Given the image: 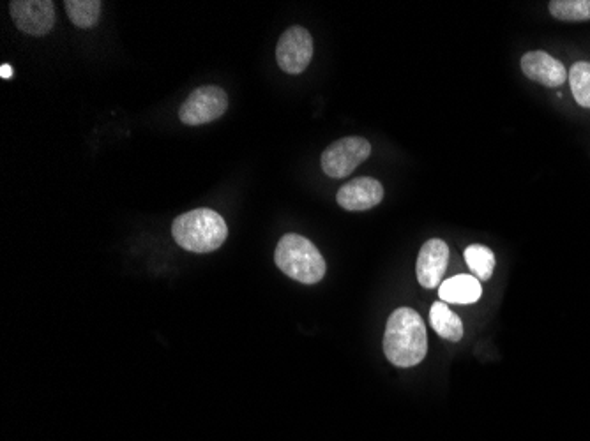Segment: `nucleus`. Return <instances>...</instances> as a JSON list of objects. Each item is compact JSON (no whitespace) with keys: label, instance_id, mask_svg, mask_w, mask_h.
<instances>
[{"label":"nucleus","instance_id":"1","mask_svg":"<svg viewBox=\"0 0 590 441\" xmlns=\"http://www.w3.org/2000/svg\"><path fill=\"white\" fill-rule=\"evenodd\" d=\"M384 353L396 367H414L428 353V336L423 318L410 307L396 309L387 320Z\"/></svg>","mask_w":590,"mask_h":441},{"label":"nucleus","instance_id":"4","mask_svg":"<svg viewBox=\"0 0 590 441\" xmlns=\"http://www.w3.org/2000/svg\"><path fill=\"white\" fill-rule=\"evenodd\" d=\"M371 156V145L361 136H347L329 145L320 157V165L327 177L343 179L363 165Z\"/></svg>","mask_w":590,"mask_h":441},{"label":"nucleus","instance_id":"3","mask_svg":"<svg viewBox=\"0 0 590 441\" xmlns=\"http://www.w3.org/2000/svg\"><path fill=\"white\" fill-rule=\"evenodd\" d=\"M274 262L283 274L303 285H317L326 276V260L317 246L297 233H287L278 242Z\"/></svg>","mask_w":590,"mask_h":441},{"label":"nucleus","instance_id":"15","mask_svg":"<svg viewBox=\"0 0 590 441\" xmlns=\"http://www.w3.org/2000/svg\"><path fill=\"white\" fill-rule=\"evenodd\" d=\"M550 13L562 22H589L590 0H552Z\"/></svg>","mask_w":590,"mask_h":441},{"label":"nucleus","instance_id":"2","mask_svg":"<svg viewBox=\"0 0 590 441\" xmlns=\"http://www.w3.org/2000/svg\"><path fill=\"white\" fill-rule=\"evenodd\" d=\"M172 235L177 246L204 255L223 246L228 237V226L216 210L195 209L175 217Z\"/></svg>","mask_w":590,"mask_h":441},{"label":"nucleus","instance_id":"8","mask_svg":"<svg viewBox=\"0 0 590 441\" xmlns=\"http://www.w3.org/2000/svg\"><path fill=\"white\" fill-rule=\"evenodd\" d=\"M336 200L341 209L363 212L377 207L384 200V187L377 179L359 177L340 187Z\"/></svg>","mask_w":590,"mask_h":441},{"label":"nucleus","instance_id":"14","mask_svg":"<svg viewBox=\"0 0 590 441\" xmlns=\"http://www.w3.org/2000/svg\"><path fill=\"white\" fill-rule=\"evenodd\" d=\"M465 260L472 274H476L479 281H488L492 277L493 269H495V255L492 249L486 246H469L465 249Z\"/></svg>","mask_w":590,"mask_h":441},{"label":"nucleus","instance_id":"17","mask_svg":"<svg viewBox=\"0 0 590 441\" xmlns=\"http://www.w3.org/2000/svg\"><path fill=\"white\" fill-rule=\"evenodd\" d=\"M0 76H2L4 80H9V78H13V68H11L9 64H4V66L0 68Z\"/></svg>","mask_w":590,"mask_h":441},{"label":"nucleus","instance_id":"10","mask_svg":"<svg viewBox=\"0 0 590 441\" xmlns=\"http://www.w3.org/2000/svg\"><path fill=\"white\" fill-rule=\"evenodd\" d=\"M523 73L532 82L541 83L545 87H562L564 82L568 80V71L564 68V64L557 59H553L552 55L546 52H529L523 55L522 59Z\"/></svg>","mask_w":590,"mask_h":441},{"label":"nucleus","instance_id":"11","mask_svg":"<svg viewBox=\"0 0 590 441\" xmlns=\"http://www.w3.org/2000/svg\"><path fill=\"white\" fill-rule=\"evenodd\" d=\"M483 288L476 276L451 277L444 281L439 288V297L442 302L449 304H474L481 299Z\"/></svg>","mask_w":590,"mask_h":441},{"label":"nucleus","instance_id":"7","mask_svg":"<svg viewBox=\"0 0 590 441\" xmlns=\"http://www.w3.org/2000/svg\"><path fill=\"white\" fill-rule=\"evenodd\" d=\"M9 13L23 34L43 38L55 25V6L52 0H13Z\"/></svg>","mask_w":590,"mask_h":441},{"label":"nucleus","instance_id":"9","mask_svg":"<svg viewBox=\"0 0 590 441\" xmlns=\"http://www.w3.org/2000/svg\"><path fill=\"white\" fill-rule=\"evenodd\" d=\"M449 263V246L444 240H428L417 256V281L423 288H437Z\"/></svg>","mask_w":590,"mask_h":441},{"label":"nucleus","instance_id":"5","mask_svg":"<svg viewBox=\"0 0 590 441\" xmlns=\"http://www.w3.org/2000/svg\"><path fill=\"white\" fill-rule=\"evenodd\" d=\"M227 108L228 96L225 90L214 85L198 87L182 103L179 119L186 126H202L220 119Z\"/></svg>","mask_w":590,"mask_h":441},{"label":"nucleus","instance_id":"13","mask_svg":"<svg viewBox=\"0 0 590 441\" xmlns=\"http://www.w3.org/2000/svg\"><path fill=\"white\" fill-rule=\"evenodd\" d=\"M101 6L103 4L99 0H66L64 2L69 20L80 29H92L98 25Z\"/></svg>","mask_w":590,"mask_h":441},{"label":"nucleus","instance_id":"16","mask_svg":"<svg viewBox=\"0 0 590 441\" xmlns=\"http://www.w3.org/2000/svg\"><path fill=\"white\" fill-rule=\"evenodd\" d=\"M568 78L576 103L583 108H590V62L573 64Z\"/></svg>","mask_w":590,"mask_h":441},{"label":"nucleus","instance_id":"6","mask_svg":"<svg viewBox=\"0 0 590 441\" xmlns=\"http://www.w3.org/2000/svg\"><path fill=\"white\" fill-rule=\"evenodd\" d=\"M313 57V38L310 32L294 25L281 34L276 46V60L288 75H301L310 66Z\"/></svg>","mask_w":590,"mask_h":441},{"label":"nucleus","instance_id":"12","mask_svg":"<svg viewBox=\"0 0 590 441\" xmlns=\"http://www.w3.org/2000/svg\"><path fill=\"white\" fill-rule=\"evenodd\" d=\"M430 323L433 329L451 343H458L463 337V323L460 316L453 313L446 302H435L430 309Z\"/></svg>","mask_w":590,"mask_h":441}]
</instances>
